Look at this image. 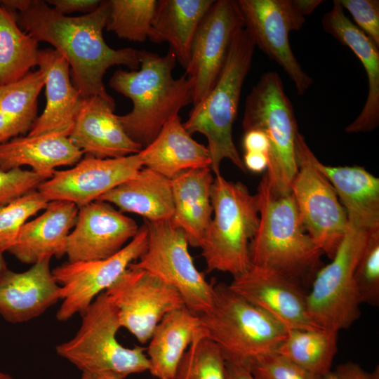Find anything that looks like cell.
I'll return each instance as SVG.
<instances>
[{
	"label": "cell",
	"instance_id": "21",
	"mask_svg": "<svg viewBox=\"0 0 379 379\" xmlns=\"http://www.w3.org/2000/svg\"><path fill=\"white\" fill-rule=\"evenodd\" d=\"M44 258L22 272L5 269L0 274V314L11 323L31 320L60 299V286Z\"/></svg>",
	"mask_w": 379,
	"mask_h": 379
},
{
	"label": "cell",
	"instance_id": "35",
	"mask_svg": "<svg viewBox=\"0 0 379 379\" xmlns=\"http://www.w3.org/2000/svg\"><path fill=\"white\" fill-rule=\"evenodd\" d=\"M225 378V359L219 347L201 330L185 352L176 379Z\"/></svg>",
	"mask_w": 379,
	"mask_h": 379
},
{
	"label": "cell",
	"instance_id": "4",
	"mask_svg": "<svg viewBox=\"0 0 379 379\" xmlns=\"http://www.w3.org/2000/svg\"><path fill=\"white\" fill-rule=\"evenodd\" d=\"M255 45L245 27L234 36L220 74L208 94L193 106L183 123L190 134L199 133L208 141L211 170L220 174L222 161L228 159L246 171L234 145L232 126L236 120L242 86L251 69Z\"/></svg>",
	"mask_w": 379,
	"mask_h": 379
},
{
	"label": "cell",
	"instance_id": "36",
	"mask_svg": "<svg viewBox=\"0 0 379 379\" xmlns=\"http://www.w3.org/2000/svg\"><path fill=\"white\" fill-rule=\"evenodd\" d=\"M48 201L38 191L29 192L0 206V251L4 253L15 244L27 220L44 211Z\"/></svg>",
	"mask_w": 379,
	"mask_h": 379
},
{
	"label": "cell",
	"instance_id": "38",
	"mask_svg": "<svg viewBox=\"0 0 379 379\" xmlns=\"http://www.w3.org/2000/svg\"><path fill=\"white\" fill-rule=\"evenodd\" d=\"M256 379H322L278 354L270 353L249 365Z\"/></svg>",
	"mask_w": 379,
	"mask_h": 379
},
{
	"label": "cell",
	"instance_id": "42",
	"mask_svg": "<svg viewBox=\"0 0 379 379\" xmlns=\"http://www.w3.org/2000/svg\"><path fill=\"white\" fill-rule=\"evenodd\" d=\"M46 3L62 15L81 12L89 13L94 11L100 5L99 0H48Z\"/></svg>",
	"mask_w": 379,
	"mask_h": 379
},
{
	"label": "cell",
	"instance_id": "6",
	"mask_svg": "<svg viewBox=\"0 0 379 379\" xmlns=\"http://www.w3.org/2000/svg\"><path fill=\"white\" fill-rule=\"evenodd\" d=\"M213 291L211 309L199 317L203 334L219 347L226 361L249 366L277 352L287 328L224 283L213 284Z\"/></svg>",
	"mask_w": 379,
	"mask_h": 379
},
{
	"label": "cell",
	"instance_id": "29",
	"mask_svg": "<svg viewBox=\"0 0 379 379\" xmlns=\"http://www.w3.org/2000/svg\"><path fill=\"white\" fill-rule=\"evenodd\" d=\"M201 331L199 316L186 307L167 314L155 328L146 349L149 373L159 379H176L185 352Z\"/></svg>",
	"mask_w": 379,
	"mask_h": 379
},
{
	"label": "cell",
	"instance_id": "48",
	"mask_svg": "<svg viewBox=\"0 0 379 379\" xmlns=\"http://www.w3.org/2000/svg\"><path fill=\"white\" fill-rule=\"evenodd\" d=\"M0 379H13L10 375L0 371Z\"/></svg>",
	"mask_w": 379,
	"mask_h": 379
},
{
	"label": "cell",
	"instance_id": "32",
	"mask_svg": "<svg viewBox=\"0 0 379 379\" xmlns=\"http://www.w3.org/2000/svg\"><path fill=\"white\" fill-rule=\"evenodd\" d=\"M39 42L23 31L15 11L0 1V86L16 82L37 65Z\"/></svg>",
	"mask_w": 379,
	"mask_h": 379
},
{
	"label": "cell",
	"instance_id": "23",
	"mask_svg": "<svg viewBox=\"0 0 379 379\" xmlns=\"http://www.w3.org/2000/svg\"><path fill=\"white\" fill-rule=\"evenodd\" d=\"M79 207L66 201H49L44 212L27 222L8 252L25 264L65 255L68 236L74 227Z\"/></svg>",
	"mask_w": 379,
	"mask_h": 379
},
{
	"label": "cell",
	"instance_id": "1",
	"mask_svg": "<svg viewBox=\"0 0 379 379\" xmlns=\"http://www.w3.org/2000/svg\"><path fill=\"white\" fill-rule=\"evenodd\" d=\"M15 11L20 27L38 42L51 44L67 60L71 79L83 98L99 95L113 99L103 83L108 68L125 65L131 70L140 67L138 51L132 48L114 49L103 38L109 16V1H101L93 12L70 17L58 12L41 0H3Z\"/></svg>",
	"mask_w": 379,
	"mask_h": 379
},
{
	"label": "cell",
	"instance_id": "15",
	"mask_svg": "<svg viewBox=\"0 0 379 379\" xmlns=\"http://www.w3.org/2000/svg\"><path fill=\"white\" fill-rule=\"evenodd\" d=\"M244 27L237 1H214L195 33L185 68L193 84V106L201 102L215 86L232 41Z\"/></svg>",
	"mask_w": 379,
	"mask_h": 379
},
{
	"label": "cell",
	"instance_id": "31",
	"mask_svg": "<svg viewBox=\"0 0 379 379\" xmlns=\"http://www.w3.org/2000/svg\"><path fill=\"white\" fill-rule=\"evenodd\" d=\"M44 86L40 69L0 86V144L30 131L37 118L38 97Z\"/></svg>",
	"mask_w": 379,
	"mask_h": 379
},
{
	"label": "cell",
	"instance_id": "13",
	"mask_svg": "<svg viewBox=\"0 0 379 379\" xmlns=\"http://www.w3.org/2000/svg\"><path fill=\"white\" fill-rule=\"evenodd\" d=\"M146 223L139 227L135 236L112 256L95 260L67 262L52 270L60 286L62 300L56 313L58 321H65L75 314H81L95 298L105 292L136 261L147 246Z\"/></svg>",
	"mask_w": 379,
	"mask_h": 379
},
{
	"label": "cell",
	"instance_id": "8",
	"mask_svg": "<svg viewBox=\"0 0 379 379\" xmlns=\"http://www.w3.org/2000/svg\"><path fill=\"white\" fill-rule=\"evenodd\" d=\"M76 335L56 347L57 354L82 373H109L120 379L149 371L146 348H128L117 339L121 328L114 305L105 292L99 294L81 314Z\"/></svg>",
	"mask_w": 379,
	"mask_h": 379
},
{
	"label": "cell",
	"instance_id": "44",
	"mask_svg": "<svg viewBox=\"0 0 379 379\" xmlns=\"http://www.w3.org/2000/svg\"><path fill=\"white\" fill-rule=\"evenodd\" d=\"M246 170L254 173H261L267 169L269 157L261 152H245L242 159Z\"/></svg>",
	"mask_w": 379,
	"mask_h": 379
},
{
	"label": "cell",
	"instance_id": "34",
	"mask_svg": "<svg viewBox=\"0 0 379 379\" xmlns=\"http://www.w3.org/2000/svg\"><path fill=\"white\" fill-rule=\"evenodd\" d=\"M157 0H109L107 30L135 42L148 39L157 6Z\"/></svg>",
	"mask_w": 379,
	"mask_h": 379
},
{
	"label": "cell",
	"instance_id": "30",
	"mask_svg": "<svg viewBox=\"0 0 379 379\" xmlns=\"http://www.w3.org/2000/svg\"><path fill=\"white\" fill-rule=\"evenodd\" d=\"M213 0H159L148 39L167 42L183 67L189 61L192 41Z\"/></svg>",
	"mask_w": 379,
	"mask_h": 379
},
{
	"label": "cell",
	"instance_id": "33",
	"mask_svg": "<svg viewBox=\"0 0 379 379\" xmlns=\"http://www.w3.org/2000/svg\"><path fill=\"white\" fill-rule=\"evenodd\" d=\"M338 332L316 328L287 329L277 352L307 371L324 377L338 352Z\"/></svg>",
	"mask_w": 379,
	"mask_h": 379
},
{
	"label": "cell",
	"instance_id": "19",
	"mask_svg": "<svg viewBox=\"0 0 379 379\" xmlns=\"http://www.w3.org/2000/svg\"><path fill=\"white\" fill-rule=\"evenodd\" d=\"M114 109V99L99 95L84 98L69 138L84 154L119 158L142 149L127 135Z\"/></svg>",
	"mask_w": 379,
	"mask_h": 379
},
{
	"label": "cell",
	"instance_id": "5",
	"mask_svg": "<svg viewBox=\"0 0 379 379\" xmlns=\"http://www.w3.org/2000/svg\"><path fill=\"white\" fill-rule=\"evenodd\" d=\"M213 217L200 248L208 272H227L233 277L251 266L250 246L259 225L257 194L240 182L215 175L211 187Z\"/></svg>",
	"mask_w": 379,
	"mask_h": 379
},
{
	"label": "cell",
	"instance_id": "47",
	"mask_svg": "<svg viewBox=\"0 0 379 379\" xmlns=\"http://www.w3.org/2000/svg\"><path fill=\"white\" fill-rule=\"evenodd\" d=\"M6 269V262L3 256V253L0 251V274Z\"/></svg>",
	"mask_w": 379,
	"mask_h": 379
},
{
	"label": "cell",
	"instance_id": "27",
	"mask_svg": "<svg viewBox=\"0 0 379 379\" xmlns=\"http://www.w3.org/2000/svg\"><path fill=\"white\" fill-rule=\"evenodd\" d=\"M315 164L335 190L348 224L379 229V179L359 166H326L317 158Z\"/></svg>",
	"mask_w": 379,
	"mask_h": 379
},
{
	"label": "cell",
	"instance_id": "14",
	"mask_svg": "<svg viewBox=\"0 0 379 379\" xmlns=\"http://www.w3.org/2000/svg\"><path fill=\"white\" fill-rule=\"evenodd\" d=\"M105 292L117 308L121 328L142 344L167 314L185 307L174 287L143 270L128 267Z\"/></svg>",
	"mask_w": 379,
	"mask_h": 379
},
{
	"label": "cell",
	"instance_id": "26",
	"mask_svg": "<svg viewBox=\"0 0 379 379\" xmlns=\"http://www.w3.org/2000/svg\"><path fill=\"white\" fill-rule=\"evenodd\" d=\"M213 180L210 168L187 170L171 180L174 211L171 222L193 247H200L212 218Z\"/></svg>",
	"mask_w": 379,
	"mask_h": 379
},
{
	"label": "cell",
	"instance_id": "18",
	"mask_svg": "<svg viewBox=\"0 0 379 379\" xmlns=\"http://www.w3.org/2000/svg\"><path fill=\"white\" fill-rule=\"evenodd\" d=\"M234 293L263 310L286 328H319L312 321L306 295L298 283L274 270L251 265L228 285Z\"/></svg>",
	"mask_w": 379,
	"mask_h": 379
},
{
	"label": "cell",
	"instance_id": "12",
	"mask_svg": "<svg viewBox=\"0 0 379 379\" xmlns=\"http://www.w3.org/2000/svg\"><path fill=\"white\" fill-rule=\"evenodd\" d=\"M321 0H238L244 27L254 44L276 62L303 95L313 79L303 70L293 54L289 33L299 30L305 17L320 5Z\"/></svg>",
	"mask_w": 379,
	"mask_h": 379
},
{
	"label": "cell",
	"instance_id": "45",
	"mask_svg": "<svg viewBox=\"0 0 379 379\" xmlns=\"http://www.w3.org/2000/svg\"><path fill=\"white\" fill-rule=\"evenodd\" d=\"M225 379H256L247 364L226 361Z\"/></svg>",
	"mask_w": 379,
	"mask_h": 379
},
{
	"label": "cell",
	"instance_id": "40",
	"mask_svg": "<svg viewBox=\"0 0 379 379\" xmlns=\"http://www.w3.org/2000/svg\"><path fill=\"white\" fill-rule=\"evenodd\" d=\"M352 15L355 25L379 46V1L338 0Z\"/></svg>",
	"mask_w": 379,
	"mask_h": 379
},
{
	"label": "cell",
	"instance_id": "28",
	"mask_svg": "<svg viewBox=\"0 0 379 379\" xmlns=\"http://www.w3.org/2000/svg\"><path fill=\"white\" fill-rule=\"evenodd\" d=\"M98 200L122 213L139 215L147 222L171 220L174 211L171 180L147 167Z\"/></svg>",
	"mask_w": 379,
	"mask_h": 379
},
{
	"label": "cell",
	"instance_id": "39",
	"mask_svg": "<svg viewBox=\"0 0 379 379\" xmlns=\"http://www.w3.org/2000/svg\"><path fill=\"white\" fill-rule=\"evenodd\" d=\"M45 180L32 170L0 168V206L37 190Z\"/></svg>",
	"mask_w": 379,
	"mask_h": 379
},
{
	"label": "cell",
	"instance_id": "16",
	"mask_svg": "<svg viewBox=\"0 0 379 379\" xmlns=\"http://www.w3.org/2000/svg\"><path fill=\"white\" fill-rule=\"evenodd\" d=\"M144 167L141 152L119 158L86 155L73 167L56 171L37 190L48 201H66L78 207L98 200Z\"/></svg>",
	"mask_w": 379,
	"mask_h": 379
},
{
	"label": "cell",
	"instance_id": "3",
	"mask_svg": "<svg viewBox=\"0 0 379 379\" xmlns=\"http://www.w3.org/2000/svg\"><path fill=\"white\" fill-rule=\"evenodd\" d=\"M259 225L251 243V265L274 270L298 283L323 254L305 230L291 192L274 194L265 174L256 193Z\"/></svg>",
	"mask_w": 379,
	"mask_h": 379
},
{
	"label": "cell",
	"instance_id": "9",
	"mask_svg": "<svg viewBox=\"0 0 379 379\" xmlns=\"http://www.w3.org/2000/svg\"><path fill=\"white\" fill-rule=\"evenodd\" d=\"M371 231L348 224L331 262L316 273L306 301L317 326L339 332L359 319L354 271Z\"/></svg>",
	"mask_w": 379,
	"mask_h": 379
},
{
	"label": "cell",
	"instance_id": "43",
	"mask_svg": "<svg viewBox=\"0 0 379 379\" xmlns=\"http://www.w3.org/2000/svg\"><path fill=\"white\" fill-rule=\"evenodd\" d=\"M245 152H261L268 155L270 143L265 133L258 129L245 131L243 138Z\"/></svg>",
	"mask_w": 379,
	"mask_h": 379
},
{
	"label": "cell",
	"instance_id": "11",
	"mask_svg": "<svg viewBox=\"0 0 379 379\" xmlns=\"http://www.w3.org/2000/svg\"><path fill=\"white\" fill-rule=\"evenodd\" d=\"M298 171L291 190L303 227L322 253L335 255L347 229V218L333 186L318 169L317 158L298 133Z\"/></svg>",
	"mask_w": 379,
	"mask_h": 379
},
{
	"label": "cell",
	"instance_id": "22",
	"mask_svg": "<svg viewBox=\"0 0 379 379\" xmlns=\"http://www.w3.org/2000/svg\"><path fill=\"white\" fill-rule=\"evenodd\" d=\"M324 31L349 47L361 62L368 81L364 107L358 117L345 128L348 133L370 132L379 124V46L345 15L338 1L322 18Z\"/></svg>",
	"mask_w": 379,
	"mask_h": 379
},
{
	"label": "cell",
	"instance_id": "41",
	"mask_svg": "<svg viewBox=\"0 0 379 379\" xmlns=\"http://www.w3.org/2000/svg\"><path fill=\"white\" fill-rule=\"evenodd\" d=\"M322 379H379V370L377 367L372 373H369L359 365L347 362L330 371Z\"/></svg>",
	"mask_w": 379,
	"mask_h": 379
},
{
	"label": "cell",
	"instance_id": "7",
	"mask_svg": "<svg viewBox=\"0 0 379 379\" xmlns=\"http://www.w3.org/2000/svg\"><path fill=\"white\" fill-rule=\"evenodd\" d=\"M242 126L258 129L267 135L270 150L265 173L271 191L277 195L291 192L297 173L295 142L298 124L293 105L277 72L262 74L246 97Z\"/></svg>",
	"mask_w": 379,
	"mask_h": 379
},
{
	"label": "cell",
	"instance_id": "20",
	"mask_svg": "<svg viewBox=\"0 0 379 379\" xmlns=\"http://www.w3.org/2000/svg\"><path fill=\"white\" fill-rule=\"evenodd\" d=\"M37 66L44 74L46 102L28 135L54 133L69 137L84 98L72 81L68 62L58 51L39 50Z\"/></svg>",
	"mask_w": 379,
	"mask_h": 379
},
{
	"label": "cell",
	"instance_id": "24",
	"mask_svg": "<svg viewBox=\"0 0 379 379\" xmlns=\"http://www.w3.org/2000/svg\"><path fill=\"white\" fill-rule=\"evenodd\" d=\"M84 154L65 135L18 136L0 144V168L8 171L27 166L46 180L57 168L75 165Z\"/></svg>",
	"mask_w": 379,
	"mask_h": 379
},
{
	"label": "cell",
	"instance_id": "10",
	"mask_svg": "<svg viewBox=\"0 0 379 379\" xmlns=\"http://www.w3.org/2000/svg\"><path fill=\"white\" fill-rule=\"evenodd\" d=\"M145 223L147 248L128 267L147 271L174 287L194 314L208 312L213 305V284L196 267L183 232L171 220Z\"/></svg>",
	"mask_w": 379,
	"mask_h": 379
},
{
	"label": "cell",
	"instance_id": "37",
	"mask_svg": "<svg viewBox=\"0 0 379 379\" xmlns=\"http://www.w3.org/2000/svg\"><path fill=\"white\" fill-rule=\"evenodd\" d=\"M360 304L379 303V229L369 232L354 271Z\"/></svg>",
	"mask_w": 379,
	"mask_h": 379
},
{
	"label": "cell",
	"instance_id": "17",
	"mask_svg": "<svg viewBox=\"0 0 379 379\" xmlns=\"http://www.w3.org/2000/svg\"><path fill=\"white\" fill-rule=\"evenodd\" d=\"M138 230L133 219L107 202L96 200L80 206L67 241L68 262L109 258L123 248Z\"/></svg>",
	"mask_w": 379,
	"mask_h": 379
},
{
	"label": "cell",
	"instance_id": "46",
	"mask_svg": "<svg viewBox=\"0 0 379 379\" xmlns=\"http://www.w3.org/2000/svg\"><path fill=\"white\" fill-rule=\"evenodd\" d=\"M81 379H120L109 373L88 374L82 373Z\"/></svg>",
	"mask_w": 379,
	"mask_h": 379
},
{
	"label": "cell",
	"instance_id": "25",
	"mask_svg": "<svg viewBox=\"0 0 379 379\" xmlns=\"http://www.w3.org/2000/svg\"><path fill=\"white\" fill-rule=\"evenodd\" d=\"M140 152L144 167L170 180L187 170L211 167L208 147L192 138L179 114L170 118Z\"/></svg>",
	"mask_w": 379,
	"mask_h": 379
},
{
	"label": "cell",
	"instance_id": "2",
	"mask_svg": "<svg viewBox=\"0 0 379 379\" xmlns=\"http://www.w3.org/2000/svg\"><path fill=\"white\" fill-rule=\"evenodd\" d=\"M140 67L118 69L109 84L133 103L130 112L118 115L127 135L142 149L159 134L165 123L193 102V84L185 74L174 78L177 59L169 49L164 55L138 51Z\"/></svg>",
	"mask_w": 379,
	"mask_h": 379
}]
</instances>
